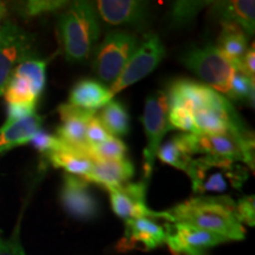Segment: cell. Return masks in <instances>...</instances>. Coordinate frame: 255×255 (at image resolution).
I'll return each instance as SVG.
<instances>
[{
    "mask_svg": "<svg viewBox=\"0 0 255 255\" xmlns=\"http://www.w3.org/2000/svg\"><path fill=\"white\" fill-rule=\"evenodd\" d=\"M161 219L215 233L228 241L242 240L246 233L238 216L237 203L228 195L193 197L168 212H162Z\"/></svg>",
    "mask_w": 255,
    "mask_h": 255,
    "instance_id": "obj_1",
    "label": "cell"
},
{
    "mask_svg": "<svg viewBox=\"0 0 255 255\" xmlns=\"http://www.w3.org/2000/svg\"><path fill=\"white\" fill-rule=\"evenodd\" d=\"M64 55L72 63L88 58L100 37V24L90 2L75 1L59 18Z\"/></svg>",
    "mask_w": 255,
    "mask_h": 255,
    "instance_id": "obj_2",
    "label": "cell"
},
{
    "mask_svg": "<svg viewBox=\"0 0 255 255\" xmlns=\"http://www.w3.org/2000/svg\"><path fill=\"white\" fill-rule=\"evenodd\" d=\"M186 173L199 195L240 190L248 180V169L234 159L202 155L193 158Z\"/></svg>",
    "mask_w": 255,
    "mask_h": 255,
    "instance_id": "obj_3",
    "label": "cell"
},
{
    "mask_svg": "<svg viewBox=\"0 0 255 255\" xmlns=\"http://www.w3.org/2000/svg\"><path fill=\"white\" fill-rule=\"evenodd\" d=\"M182 63L197 77L207 83V87L227 96L237 69L234 62L218 47L209 45L188 51L182 57Z\"/></svg>",
    "mask_w": 255,
    "mask_h": 255,
    "instance_id": "obj_4",
    "label": "cell"
},
{
    "mask_svg": "<svg viewBox=\"0 0 255 255\" xmlns=\"http://www.w3.org/2000/svg\"><path fill=\"white\" fill-rule=\"evenodd\" d=\"M137 46L138 39L135 34L124 31L108 33L95 50L94 71L97 77L108 84H114Z\"/></svg>",
    "mask_w": 255,
    "mask_h": 255,
    "instance_id": "obj_5",
    "label": "cell"
},
{
    "mask_svg": "<svg viewBox=\"0 0 255 255\" xmlns=\"http://www.w3.org/2000/svg\"><path fill=\"white\" fill-rule=\"evenodd\" d=\"M168 96L163 91H155L146 98L144 113L141 122L146 135V146L143 151V171L144 180H149L154 170L162 139L170 127L168 124Z\"/></svg>",
    "mask_w": 255,
    "mask_h": 255,
    "instance_id": "obj_6",
    "label": "cell"
},
{
    "mask_svg": "<svg viewBox=\"0 0 255 255\" xmlns=\"http://www.w3.org/2000/svg\"><path fill=\"white\" fill-rule=\"evenodd\" d=\"M193 155H209L234 159L254 169V137L239 138L234 135H202L188 132Z\"/></svg>",
    "mask_w": 255,
    "mask_h": 255,
    "instance_id": "obj_7",
    "label": "cell"
},
{
    "mask_svg": "<svg viewBox=\"0 0 255 255\" xmlns=\"http://www.w3.org/2000/svg\"><path fill=\"white\" fill-rule=\"evenodd\" d=\"M165 50L161 39L156 34H146L124 66L122 72L109 89L113 96L123 89L135 84L157 68L163 59Z\"/></svg>",
    "mask_w": 255,
    "mask_h": 255,
    "instance_id": "obj_8",
    "label": "cell"
},
{
    "mask_svg": "<svg viewBox=\"0 0 255 255\" xmlns=\"http://www.w3.org/2000/svg\"><path fill=\"white\" fill-rule=\"evenodd\" d=\"M165 244L173 255H207L209 248L227 242L221 235L184 223L164 225Z\"/></svg>",
    "mask_w": 255,
    "mask_h": 255,
    "instance_id": "obj_9",
    "label": "cell"
},
{
    "mask_svg": "<svg viewBox=\"0 0 255 255\" xmlns=\"http://www.w3.org/2000/svg\"><path fill=\"white\" fill-rule=\"evenodd\" d=\"M60 201L64 210L76 220L89 221L100 213V203L83 177L64 175Z\"/></svg>",
    "mask_w": 255,
    "mask_h": 255,
    "instance_id": "obj_10",
    "label": "cell"
},
{
    "mask_svg": "<svg viewBox=\"0 0 255 255\" xmlns=\"http://www.w3.org/2000/svg\"><path fill=\"white\" fill-rule=\"evenodd\" d=\"M32 44L26 34L13 25L0 30V96L4 94L14 66L32 56Z\"/></svg>",
    "mask_w": 255,
    "mask_h": 255,
    "instance_id": "obj_11",
    "label": "cell"
},
{
    "mask_svg": "<svg viewBox=\"0 0 255 255\" xmlns=\"http://www.w3.org/2000/svg\"><path fill=\"white\" fill-rule=\"evenodd\" d=\"M111 207L120 218L130 220L138 218L161 219V213L152 212L146 207V182L126 183L109 190Z\"/></svg>",
    "mask_w": 255,
    "mask_h": 255,
    "instance_id": "obj_12",
    "label": "cell"
},
{
    "mask_svg": "<svg viewBox=\"0 0 255 255\" xmlns=\"http://www.w3.org/2000/svg\"><path fill=\"white\" fill-rule=\"evenodd\" d=\"M58 114L62 124L57 129V137L70 148L89 155L90 145L87 141V126L96 113L65 103L59 105Z\"/></svg>",
    "mask_w": 255,
    "mask_h": 255,
    "instance_id": "obj_13",
    "label": "cell"
},
{
    "mask_svg": "<svg viewBox=\"0 0 255 255\" xmlns=\"http://www.w3.org/2000/svg\"><path fill=\"white\" fill-rule=\"evenodd\" d=\"M165 244L164 226L149 218L130 219L126 222V232L117 245L120 252L141 248L151 251Z\"/></svg>",
    "mask_w": 255,
    "mask_h": 255,
    "instance_id": "obj_14",
    "label": "cell"
},
{
    "mask_svg": "<svg viewBox=\"0 0 255 255\" xmlns=\"http://www.w3.org/2000/svg\"><path fill=\"white\" fill-rule=\"evenodd\" d=\"M167 96L169 107L184 105L190 111L216 104L223 98L221 94L213 90L212 88L189 79L174 82Z\"/></svg>",
    "mask_w": 255,
    "mask_h": 255,
    "instance_id": "obj_15",
    "label": "cell"
},
{
    "mask_svg": "<svg viewBox=\"0 0 255 255\" xmlns=\"http://www.w3.org/2000/svg\"><path fill=\"white\" fill-rule=\"evenodd\" d=\"M97 8L105 23L139 27L145 24L148 4L136 0H101Z\"/></svg>",
    "mask_w": 255,
    "mask_h": 255,
    "instance_id": "obj_16",
    "label": "cell"
},
{
    "mask_svg": "<svg viewBox=\"0 0 255 255\" xmlns=\"http://www.w3.org/2000/svg\"><path fill=\"white\" fill-rule=\"evenodd\" d=\"M133 174H135V168L129 159L94 161V165L84 180L100 184L110 190L128 183V181L132 178Z\"/></svg>",
    "mask_w": 255,
    "mask_h": 255,
    "instance_id": "obj_17",
    "label": "cell"
},
{
    "mask_svg": "<svg viewBox=\"0 0 255 255\" xmlns=\"http://www.w3.org/2000/svg\"><path fill=\"white\" fill-rule=\"evenodd\" d=\"M109 88L94 79H82L76 83L69 96V104L79 109L94 111L102 109L113 101Z\"/></svg>",
    "mask_w": 255,
    "mask_h": 255,
    "instance_id": "obj_18",
    "label": "cell"
},
{
    "mask_svg": "<svg viewBox=\"0 0 255 255\" xmlns=\"http://www.w3.org/2000/svg\"><path fill=\"white\" fill-rule=\"evenodd\" d=\"M43 117L36 113L0 128V154L9 149L26 144L40 131Z\"/></svg>",
    "mask_w": 255,
    "mask_h": 255,
    "instance_id": "obj_19",
    "label": "cell"
},
{
    "mask_svg": "<svg viewBox=\"0 0 255 255\" xmlns=\"http://www.w3.org/2000/svg\"><path fill=\"white\" fill-rule=\"evenodd\" d=\"M214 13L221 18V23H232L240 26L253 36L255 28V2L253 0H233L214 4Z\"/></svg>",
    "mask_w": 255,
    "mask_h": 255,
    "instance_id": "obj_20",
    "label": "cell"
},
{
    "mask_svg": "<svg viewBox=\"0 0 255 255\" xmlns=\"http://www.w3.org/2000/svg\"><path fill=\"white\" fill-rule=\"evenodd\" d=\"M46 157L55 168H62L66 171V174L83 178L87 176L94 165V161L90 156L70 148L69 145L47 155Z\"/></svg>",
    "mask_w": 255,
    "mask_h": 255,
    "instance_id": "obj_21",
    "label": "cell"
},
{
    "mask_svg": "<svg viewBox=\"0 0 255 255\" xmlns=\"http://www.w3.org/2000/svg\"><path fill=\"white\" fill-rule=\"evenodd\" d=\"M193 156L188 132L174 136L165 144L159 146L157 152V157L162 162L183 171H187L190 162L194 158Z\"/></svg>",
    "mask_w": 255,
    "mask_h": 255,
    "instance_id": "obj_22",
    "label": "cell"
},
{
    "mask_svg": "<svg viewBox=\"0 0 255 255\" xmlns=\"http://www.w3.org/2000/svg\"><path fill=\"white\" fill-rule=\"evenodd\" d=\"M222 31L218 39V49L233 62H238L248 50V36L240 26L221 23Z\"/></svg>",
    "mask_w": 255,
    "mask_h": 255,
    "instance_id": "obj_23",
    "label": "cell"
},
{
    "mask_svg": "<svg viewBox=\"0 0 255 255\" xmlns=\"http://www.w3.org/2000/svg\"><path fill=\"white\" fill-rule=\"evenodd\" d=\"M98 119L111 136L122 137L129 132V114L126 107L119 101H110L102 109Z\"/></svg>",
    "mask_w": 255,
    "mask_h": 255,
    "instance_id": "obj_24",
    "label": "cell"
},
{
    "mask_svg": "<svg viewBox=\"0 0 255 255\" xmlns=\"http://www.w3.org/2000/svg\"><path fill=\"white\" fill-rule=\"evenodd\" d=\"M4 96L7 104L36 105L38 97H39L31 82L14 70L8 79L7 85H6Z\"/></svg>",
    "mask_w": 255,
    "mask_h": 255,
    "instance_id": "obj_25",
    "label": "cell"
},
{
    "mask_svg": "<svg viewBox=\"0 0 255 255\" xmlns=\"http://www.w3.org/2000/svg\"><path fill=\"white\" fill-rule=\"evenodd\" d=\"M126 155V143L114 136L110 137L108 141L89 149V156L92 161H116V159H123Z\"/></svg>",
    "mask_w": 255,
    "mask_h": 255,
    "instance_id": "obj_26",
    "label": "cell"
},
{
    "mask_svg": "<svg viewBox=\"0 0 255 255\" xmlns=\"http://www.w3.org/2000/svg\"><path fill=\"white\" fill-rule=\"evenodd\" d=\"M46 65L47 63L44 62V60L28 59L26 62L19 64L17 68L14 69V71L26 77L31 82V84L33 85L37 94L40 96L44 90V87H45Z\"/></svg>",
    "mask_w": 255,
    "mask_h": 255,
    "instance_id": "obj_27",
    "label": "cell"
},
{
    "mask_svg": "<svg viewBox=\"0 0 255 255\" xmlns=\"http://www.w3.org/2000/svg\"><path fill=\"white\" fill-rule=\"evenodd\" d=\"M228 100L238 102H248L254 103V79H251L244 73L235 71L233 76L228 94Z\"/></svg>",
    "mask_w": 255,
    "mask_h": 255,
    "instance_id": "obj_28",
    "label": "cell"
},
{
    "mask_svg": "<svg viewBox=\"0 0 255 255\" xmlns=\"http://www.w3.org/2000/svg\"><path fill=\"white\" fill-rule=\"evenodd\" d=\"M209 1H176L171 8V19L175 25H187L194 20L197 13Z\"/></svg>",
    "mask_w": 255,
    "mask_h": 255,
    "instance_id": "obj_29",
    "label": "cell"
},
{
    "mask_svg": "<svg viewBox=\"0 0 255 255\" xmlns=\"http://www.w3.org/2000/svg\"><path fill=\"white\" fill-rule=\"evenodd\" d=\"M168 124L170 129H178L186 132L197 133L193 115L184 105H171V107H169Z\"/></svg>",
    "mask_w": 255,
    "mask_h": 255,
    "instance_id": "obj_30",
    "label": "cell"
},
{
    "mask_svg": "<svg viewBox=\"0 0 255 255\" xmlns=\"http://www.w3.org/2000/svg\"><path fill=\"white\" fill-rule=\"evenodd\" d=\"M31 143L44 156L58 151L60 149H63L64 146H66L65 143L62 139H59L57 136L50 135V133L41 131V130L31 139Z\"/></svg>",
    "mask_w": 255,
    "mask_h": 255,
    "instance_id": "obj_31",
    "label": "cell"
},
{
    "mask_svg": "<svg viewBox=\"0 0 255 255\" xmlns=\"http://www.w3.org/2000/svg\"><path fill=\"white\" fill-rule=\"evenodd\" d=\"M110 137L113 136L110 135L109 131H108V130L104 128L103 124H102L100 119L95 115V116L89 121L87 126L88 144L90 145L91 148V146H96L101 144V143L108 141Z\"/></svg>",
    "mask_w": 255,
    "mask_h": 255,
    "instance_id": "obj_32",
    "label": "cell"
},
{
    "mask_svg": "<svg viewBox=\"0 0 255 255\" xmlns=\"http://www.w3.org/2000/svg\"><path fill=\"white\" fill-rule=\"evenodd\" d=\"M238 216L241 223H247L250 226H254L255 222V205L254 196H246L241 199L237 203Z\"/></svg>",
    "mask_w": 255,
    "mask_h": 255,
    "instance_id": "obj_33",
    "label": "cell"
},
{
    "mask_svg": "<svg viewBox=\"0 0 255 255\" xmlns=\"http://www.w3.org/2000/svg\"><path fill=\"white\" fill-rule=\"evenodd\" d=\"M255 51H254V44L252 45L250 50L241 57L238 62H235V69L237 71L244 73L245 76L250 77L251 79H254L255 75Z\"/></svg>",
    "mask_w": 255,
    "mask_h": 255,
    "instance_id": "obj_34",
    "label": "cell"
},
{
    "mask_svg": "<svg viewBox=\"0 0 255 255\" xmlns=\"http://www.w3.org/2000/svg\"><path fill=\"white\" fill-rule=\"evenodd\" d=\"M36 111V105L32 104H7V120L5 124L13 123L24 117L30 116Z\"/></svg>",
    "mask_w": 255,
    "mask_h": 255,
    "instance_id": "obj_35",
    "label": "cell"
},
{
    "mask_svg": "<svg viewBox=\"0 0 255 255\" xmlns=\"http://www.w3.org/2000/svg\"><path fill=\"white\" fill-rule=\"evenodd\" d=\"M66 1H30L26 5V13L28 15H37L45 12L56 11L63 6Z\"/></svg>",
    "mask_w": 255,
    "mask_h": 255,
    "instance_id": "obj_36",
    "label": "cell"
},
{
    "mask_svg": "<svg viewBox=\"0 0 255 255\" xmlns=\"http://www.w3.org/2000/svg\"><path fill=\"white\" fill-rule=\"evenodd\" d=\"M0 255H25L18 239L4 240L0 238Z\"/></svg>",
    "mask_w": 255,
    "mask_h": 255,
    "instance_id": "obj_37",
    "label": "cell"
},
{
    "mask_svg": "<svg viewBox=\"0 0 255 255\" xmlns=\"http://www.w3.org/2000/svg\"><path fill=\"white\" fill-rule=\"evenodd\" d=\"M4 14H5V6L0 4V19L4 17Z\"/></svg>",
    "mask_w": 255,
    "mask_h": 255,
    "instance_id": "obj_38",
    "label": "cell"
}]
</instances>
